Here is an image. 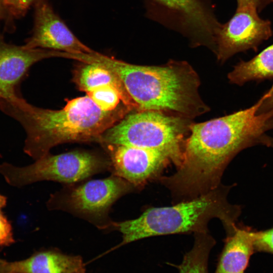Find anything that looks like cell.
I'll list each match as a JSON object with an SVG mask.
<instances>
[{
  "instance_id": "cell-1",
  "label": "cell",
  "mask_w": 273,
  "mask_h": 273,
  "mask_svg": "<svg viewBox=\"0 0 273 273\" xmlns=\"http://www.w3.org/2000/svg\"><path fill=\"white\" fill-rule=\"evenodd\" d=\"M261 98L253 105L223 117L191 123L176 171L160 181L176 198L189 200L221 184L230 161L242 150L266 145L273 129V110L258 114Z\"/></svg>"
},
{
  "instance_id": "cell-2",
  "label": "cell",
  "mask_w": 273,
  "mask_h": 273,
  "mask_svg": "<svg viewBox=\"0 0 273 273\" xmlns=\"http://www.w3.org/2000/svg\"><path fill=\"white\" fill-rule=\"evenodd\" d=\"M0 110L15 119L26 134L24 150L35 160L54 147L72 142H99L101 135L132 109H101L87 95L68 101L59 110L37 107L22 97L0 99Z\"/></svg>"
},
{
  "instance_id": "cell-3",
  "label": "cell",
  "mask_w": 273,
  "mask_h": 273,
  "mask_svg": "<svg viewBox=\"0 0 273 273\" xmlns=\"http://www.w3.org/2000/svg\"><path fill=\"white\" fill-rule=\"evenodd\" d=\"M88 62L101 64L116 72L139 110L160 111L190 119L209 110L199 95V77L186 62L137 65L96 52L90 54Z\"/></svg>"
},
{
  "instance_id": "cell-4",
  "label": "cell",
  "mask_w": 273,
  "mask_h": 273,
  "mask_svg": "<svg viewBox=\"0 0 273 273\" xmlns=\"http://www.w3.org/2000/svg\"><path fill=\"white\" fill-rule=\"evenodd\" d=\"M230 186L220 184L197 197L175 205L153 207L139 217L113 223V230L122 235V241L112 250L146 238L175 234L208 232V224L219 219L227 234L233 232L242 209L228 200Z\"/></svg>"
},
{
  "instance_id": "cell-5",
  "label": "cell",
  "mask_w": 273,
  "mask_h": 273,
  "mask_svg": "<svg viewBox=\"0 0 273 273\" xmlns=\"http://www.w3.org/2000/svg\"><path fill=\"white\" fill-rule=\"evenodd\" d=\"M190 119L156 110L127 114L101 135L99 143L157 150L178 167L183 160L185 135Z\"/></svg>"
},
{
  "instance_id": "cell-6",
  "label": "cell",
  "mask_w": 273,
  "mask_h": 273,
  "mask_svg": "<svg viewBox=\"0 0 273 273\" xmlns=\"http://www.w3.org/2000/svg\"><path fill=\"white\" fill-rule=\"evenodd\" d=\"M136 188L112 174L103 179H87L64 185L51 195L47 202L50 210H61L84 219L100 230H113L109 216L113 204Z\"/></svg>"
},
{
  "instance_id": "cell-7",
  "label": "cell",
  "mask_w": 273,
  "mask_h": 273,
  "mask_svg": "<svg viewBox=\"0 0 273 273\" xmlns=\"http://www.w3.org/2000/svg\"><path fill=\"white\" fill-rule=\"evenodd\" d=\"M110 166L107 154L75 150L55 155L49 153L34 163L22 167L4 163L0 165V173L13 186H24L42 180L66 185L109 171Z\"/></svg>"
},
{
  "instance_id": "cell-8",
  "label": "cell",
  "mask_w": 273,
  "mask_h": 273,
  "mask_svg": "<svg viewBox=\"0 0 273 273\" xmlns=\"http://www.w3.org/2000/svg\"><path fill=\"white\" fill-rule=\"evenodd\" d=\"M271 33L269 21L260 18L256 9L237 8L232 18L221 24L214 53L218 60L223 62L237 53L256 49Z\"/></svg>"
},
{
  "instance_id": "cell-9",
  "label": "cell",
  "mask_w": 273,
  "mask_h": 273,
  "mask_svg": "<svg viewBox=\"0 0 273 273\" xmlns=\"http://www.w3.org/2000/svg\"><path fill=\"white\" fill-rule=\"evenodd\" d=\"M110 163L109 171L135 188L155 176L170 161L164 152L152 149L101 144Z\"/></svg>"
},
{
  "instance_id": "cell-10",
  "label": "cell",
  "mask_w": 273,
  "mask_h": 273,
  "mask_svg": "<svg viewBox=\"0 0 273 273\" xmlns=\"http://www.w3.org/2000/svg\"><path fill=\"white\" fill-rule=\"evenodd\" d=\"M35 5L33 33L24 46L70 54L94 52L81 42L55 13L48 0H37Z\"/></svg>"
},
{
  "instance_id": "cell-11",
  "label": "cell",
  "mask_w": 273,
  "mask_h": 273,
  "mask_svg": "<svg viewBox=\"0 0 273 273\" xmlns=\"http://www.w3.org/2000/svg\"><path fill=\"white\" fill-rule=\"evenodd\" d=\"M168 12L196 44L209 47L213 52L221 24L203 0H153Z\"/></svg>"
},
{
  "instance_id": "cell-12",
  "label": "cell",
  "mask_w": 273,
  "mask_h": 273,
  "mask_svg": "<svg viewBox=\"0 0 273 273\" xmlns=\"http://www.w3.org/2000/svg\"><path fill=\"white\" fill-rule=\"evenodd\" d=\"M63 53L8 43L0 32V99L21 97L19 87L29 68L45 58L64 57Z\"/></svg>"
},
{
  "instance_id": "cell-13",
  "label": "cell",
  "mask_w": 273,
  "mask_h": 273,
  "mask_svg": "<svg viewBox=\"0 0 273 273\" xmlns=\"http://www.w3.org/2000/svg\"><path fill=\"white\" fill-rule=\"evenodd\" d=\"M85 265L79 255L64 254L56 249L38 252L20 261L5 263L0 273H85Z\"/></svg>"
},
{
  "instance_id": "cell-14",
  "label": "cell",
  "mask_w": 273,
  "mask_h": 273,
  "mask_svg": "<svg viewBox=\"0 0 273 273\" xmlns=\"http://www.w3.org/2000/svg\"><path fill=\"white\" fill-rule=\"evenodd\" d=\"M253 230L237 224L226 234L224 245L214 273H244L251 255L254 253Z\"/></svg>"
},
{
  "instance_id": "cell-15",
  "label": "cell",
  "mask_w": 273,
  "mask_h": 273,
  "mask_svg": "<svg viewBox=\"0 0 273 273\" xmlns=\"http://www.w3.org/2000/svg\"><path fill=\"white\" fill-rule=\"evenodd\" d=\"M81 62L74 69L73 78L79 90L87 93L101 86H113L120 92L125 105L132 109L139 110L136 104L116 72L98 63Z\"/></svg>"
},
{
  "instance_id": "cell-16",
  "label": "cell",
  "mask_w": 273,
  "mask_h": 273,
  "mask_svg": "<svg viewBox=\"0 0 273 273\" xmlns=\"http://www.w3.org/2000/svg\"><path fill=\"white\" fill-rule=\"evenodd\" d=\"M228 77L232 83L239 85L273 77V44L252 59L240 61L229 73Z\"/></svg>"
},
{
  "instance_id": "cell-17",
  "label": "cell",
  "mask_w": 273,
  "mask_h": 273,
  "mask_svg": "<svg viewBox=\"0 0 273 273\" xmlns=\"http://www.w3.org/2000/svg\"><path fill=\"white\" fill-rule=\"evenodd\" d=\"M194 234V245L177 266L179 273H208L209 253L216 242L208 232Z\"/></svg>"
},
{
  "instance_id": "cell-18",
  "label": "cell",
  "mask_w": 273,
  "mask_h": 273,
  "mask_svg": "<svg viewBox=\"0 0 273 273\" xmlns=\"http://www.w3.org/2000/svg\"><path fill=\"white\" fill-rule=\"evenodd\" d=\"M87 95L102 110L113 111L119 106L122 98L120 92L114 86L107 85L94 89L87 93Z\"/></svg>"
},
{
  "instance_id": "cell-19",
  "label": "cell",
  "mask_w": 273,
  "mask_h": 273,
  "mask_svg": "<svg viewBox=\"0 0 273 273\" xmlns=\"http://www.w3.org/2000/svg\"><path fill=\"white\" fill-rule=\"evenodd\" d=\"M37 1V0H3L6 23L8 26H10L14 19L24 16L30 7Z\"/></svg>"
},
{
  "instance_id": "cell-20",
  "label": "cell",
  "mask_w": 273,
  "mask_h": 273,
  "mask_svg": "<svg viewBox=\"0 0 273 273\" xmlns=\"http://www.w3.org/2000/svg\"><path fill=\"white\" fill-rule=\"evenodd\" d=\"M253 238L255 252L273 254V228L263 231L253 230Z\"/></svg>"
},
{
  "instance_id": "cell-21",
  "label": "cell",
  "mask_w": 273,
  "mask_h": 273,
  "mask_svg": "<svg viewBox=\"0 0 273 273\" xmlns=\"http://www.w3.org/2000/svg\"><path fill=\"white\" fill-rule=\"evenodd\" d=\"M13 242L11 226L0 212V245H9Z\"/></svg>"
},
{
  "instance_id": "cell-22",
  "label": "cell",
  "mask_w": 273,
  "mask_h": 273,
  "mask_svg": "<svg viewBox=\"0 0 273 273\" xmlns=\"http://www.w3.org/2000/svg\"><path fill=\"white\" fill-rule=\"evenodd\" d=\"M273 110V84L269 90L262 96L258 113H266Z\"/></svg>"
},
{
  "instance_id": "cell-23",
  "label": "cell",
  "mask_w": 273,
  "mask_h": 273,
  "mask_svg": "<svg viewBox=\"0 0 273 273\" xmlns=\"http://www.w3.org/2000/svg\"><path fill=\"white\" fill-rule=\"evenodd\" d=\"M269 0H237V8H251L260 10Z\"/></svg>"
},
{
  "instance_id": "cell-24",
  "label": "cell",
  "mask_w": 273,
  "mask_h": 273,
  "mask_svg": "<svg viewBox=\"0 0 273 273\" xmlns=\"http://www.w3.org/2000/svg\"><path fill=\"white\" fill-rule=\"evenodd\" d=\"M3 1L0 0V20H5V14L4 10Z\"/></svg>"
},
{
  "instance_id": "cell-25",
  "label": "cell",
  "mask_w": 273,
  "mask_h": 273,
  "mask_svg": "<svg viewBox=\"0 0 273 273\" xmlns=\"http://www.w3.org/2000/svg\"><path fill=\"white\" fill-rule=\"evenodd\" d=\"M6 198L0 195V211L1 209L6 205Z\"/></svg>"
}]
</instances>
